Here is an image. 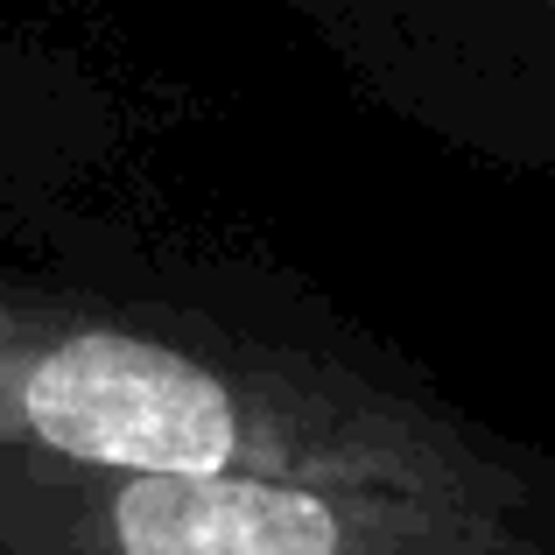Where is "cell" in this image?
<instances>
[{
  "label": "cell",
  "instance_id": "obj_1",
  "mask_svg": "<svg viewBox=\"0 0 555 555\" xmlns=\"http://www.w3.org/2000/svg\"><path fill=\"white\" fill-rule=\"evenodd\" d=\"M22 415L50 450L120 472H225L240 450L225 379L169 345L113 331L42 352L22 379Z\"/></svg>",
  "mask_w": 555,
  "mask_h": 555
},
{
  "label": "cell",
  "instance_id": "obj_2",
  "mask_svg": "<svg viewBox=\"0 0 555 555\" xmlns=\"http://www.w3.org/2000/svg\"><path fill=\"white\" fill-rule=\"evenodd\" d=\"M120 555H338L345 528L317 492L232 472H141L113 506Z\"/></svg>",
  "mask_w": 555,
  "mask_h": 555
}]
</instances>
